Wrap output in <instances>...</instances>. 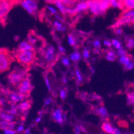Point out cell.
Wrapping results in <instances>:
<instances>
[{"mask_svg":"<svg viewBox=\"0 0 134 134\" xmlns=\"http://www.w3.org/2000/svg\"><path fill=\"white\" fill-rule=\"evenodd\" d=\"M25 97V96L19 92H12L9 94V99L12 103H20L22 102Z\"/></svg>","mask_w":134,"mask_h":134,"instance_id":"10","label":"cell"},{"mask_svg":"<svg viewBox=\"0 0 134 134\" xmlns=\"http://www.w3.org/2000/svg\"><path fill=\"white\" fill-rule=\"evenodd\" d=\"M55 50L53 46H49L47 47L46 52H45V59L47 63H51L53 62L55 57Z\"/></svg>","mask_w":134,"mask_h":134,"instance_id":"9","label":"cell"},{"mask_svg":"<svg viewBox=\"0 0 134 134\" xmlns=\"http://www.w3.org/2000/svg\"><path fill=\"white\" fill-rule=\"evenodd\" d=\"M116 58V53L113 51H109L105 55V59L109 62H114Z\"/></svg>","mask_w":134,"mask_h":134,"instance_id":"24","label":"cell"},{"mask_svg":"<svg viewBox=\"0 0 134 134\" xmlns=\"http://www.w3.org/2000/svg\"><path fill=\"white\" fill-rule=\"evenodd\" d=\"M87 2L88 5V9L92 14L94 15L103 14L99 0H89Z\"/></svg>","mask_w":134,"mask_h":134,"instance_id":"4","label":"cell"},{"mask_svg":"<svg viewBox=\"0 0 134 134\" xmlns=\"http://www.w3.org/2000/svg\"><path fill=\"white\" fill-rule=\"evenodd\" d=\"M53 26H54L55 28L56 27H59L63 26V24H62V23L59 21H58V20L54 21H53Z\"/></svg>","mask_w":134,"mask_h":134,"instance_id":"42","label":"cell"},{"mask_svg":"<svg viewBox=\"0 0 134 134\" xmlns=\"http://www.w3.org/2000/svg\"><path fill=\"white\" fill-rule=\"evenodd\" d=\"M69 59L72 62H78L81 59V54H80L79 52H73L72 53H71L70 56H69Z\"/></svg>","mask_w":134,"mask_h":134,"instance_id":"22","label":"cell"},{"mask_svg":"<svg viewBox=\"0 0 134 134\" xmlns=\"http://www.w3.org/2000/svg\"><path fill=\"white\" fill-rule=\"evenodd\" d=\"M123 4L127 9H134V0H124Z\"/></svg>","mask_w":134,"mask_h":134,"instance_id":"21","label":"cell"},{"mask_svg":"<svg viewBox=\"0 0 134 134\" xmlns=\"http://www.w3.org/2000/svg\"><path fill=\"white\" fill-rule=\"evenodd\" d=\"M111 43L112 46H114L115 49H117L118 50L122 48V46H121V42H120L118 40H117V39H113V40H111Z\"/></svg>","mask_w":134,"mask_h":134,"instance_id":"27","label":"cell"},{"mask_svg":"<svg viewBox=\"0 0 134 134\" xmlns=\"http://www.w3.org/2000/svg\"><path fill=\"white\" fill-rule=\"evenodd\" d=\"M97 114L100 115L102 118H105L108 116V110L105 107H100L97 110Z\"/></svg>","mask_w":134,"mask_h":134,"instance_id":"23","label":"cell"},{"mask_svg":"<svg viewBox=\"0 0 134 134\" xmlns=\"http://www.w3.org/2000/svg\"><path fill=\"white\" fill-rule=\"evenodd\" d=\"M127 103L128 105L134 104V92H130L127 94Z\"/></svg>","mask_w":134,"mask_h":134,"instance_id":"26","label":"cell"},{"mask_svg":"<svg viewBox=\"0 0 134 134\" xmlns=\"http://www.w3.org/2000/svg\"><path fill=\"white\" fill-rule=\"evenodd\" d=\"M82 56L84 59H88V58H90V51L86 48L83 49V52H82Z\"/></svg>","mask_w":134,"mask_h":134,"instance_id":"34","label":"cell"},{"mask_svg":"<svg viewBox=\"0 0 134 134\" xmlns=\"http://www.w3.org/2000/svg\"><path fill=\"white\" fill-rule=\"evenodd\" d=\"M18 107L15 106V105H12V106L8 110H7V111L6 112H8V113H9V114H12V115H15L18 114Z\"/></svg>","mask_w":134,"mask_h":134,"instance_id":"30","label":"cell"},{"mask_svg":"<svg viewBox=\"0 0 134 134\" xmlns=\"http://www.w3.org/2000/svg\"><path fill=\"white\" fill-rule=\"evenodd\" d=\"M26 75V71L24 69H14L8 75V81L12 86H16L24 80Z\"/></svg>","mask_w":134,"mask_h":134,"instance_id":"1","label":"cell"},{"mask_svg":"<svg viewBox=\"0 0 134 134\" xmlns=\"http://www.w3.org/2000/svg\"><path fill=\"white\" fill-rule=\"evenodd\" d=\"M24 132H25V134H30V128H27Z\"/></svg>","mask_w":134,"mask_h":134,"instance_id":"57","label":"cell"},{"mask_svg":"<svg viewBox=\"0 0 134 134\" xmlns=\"http://www.w3.org/2000/svg\"><path fill=\"white\" fill-rule=\"evenodd\" d=\"M62 63L65 66H69L70 65V59L68 58H63L62 59Z\"/></svg>","mask_w":134,"mask_h":134,"instance_id":"37","label":"cell"},{"mask_svg":"<svg viewBox=\"0 0 134 134\" xmlns=\"http://www.w3.org/2000/svg\"><path fill=\"white\" fill-rule=\"evenodd\" d=\"M126 51L125 49H124L123 48L120 49H118V52H117V55H118L119 57H123V56L127 55Z\"/></svg>","mask_w":134,"mask_h":134,"instance_id":"36","label":"cell"},{"mask_svg":"<svg viewBox=\"0 0 134 134\" xmlns=\"http://www.w3.org/2000/svg\"><path fill=\"white\" fill-rule=\"evenodd\" d=\"M62 81H63V83H68V79L65 77H63V78H62Z\"/></svg>","mask_w":134,"mask_h":134,"instance_id":"54","label":"cell"},{"mask_svg":"<svg viewBox=\"0 0 134 134\" xmlns=\"http://www.w3.org/2000/svg\"><path fill=\"white\" fill-rule=\"evenodd\" d=\"M115 33H116V34H118V35H121V34L123 33L122 31V30L121 29H117L116 30H115Z\"/></svg>","mask_w":134,"mask_h":134,"instance_id":"52","label":"cell"},{"mask_svg":"<svg viewBox=\"0 0 134 134\" xmlns=\"http://www.w3.org/2000/svg\"><path fill=\"white\" fill-rule=\"evenodd\" d=\"M127 47L130 49H132L134 48V39L129 38L126 43Z\"/></svg>","mask_w":134,"mask_h":134,"instance_id":"31","label":"cell"},{"mask_svg":"<svg viewBox=\"0 0 134 134\" xmlns=\"http://www.w3.org/2000/svg\"><path fill=\"white\" fill-rule=\"evenodd\" d=\"M109 134H121V131H120L119 130H118V129H115L114 132Z\"/></svg>","mask_w":134,"mask_h":134,"instance_id":"51","label":"cell"},{"mask_svg":"<svg viewBox=\"0 0 134 134\" xmlns=\"http://www.w3.org/2000/svg\"><path fill=\"white\" fill-rule=\"evenodd\" d=\"M55 19H57L58 21H62V18H61L60 15H59V14H56V15H55Z\"/></svg>","mask_w":134,"mask_h":134,"instance_id":"53","label":"cell"},{"mask_svg":"<svg viewBox=\"0 0 134 134\" xmlns=\"http://www.w3.org/2000/svg\"><path fill=\"white\" fill-rule=\"evenodd\" d=\"M17 58L18 62L23 65H30L32 63L34 59V53L32 50L21 52L18 53Z\"/></svg>","mask_w":134,"mask_h":134,"instance_id":"2","label":"cell"},{"mask_svg":"<svg viewBox=\"0 0 134 134\" xmlns=\"http://www.w3.org/2000/svg\"><path fill=\"white\" fill-rule=\"evenodd\" d=\"M58 51L59 52V53H65V49L62 46H59L58 47Z\"/></svg>","mask_w":134,"mask_h":134,"instance_id":"47","label":"cell"},{"mask_svg":"<svg viewBox=\"0 0 134 134\" xmlns=\"http://www.w3.org/2000/svg\"><path fill=\"white\" fill-rule=\"evenodd\" d=\"M52 103V99L51 97H47V98H46V99H45L44 101V105H50L51 103Z\"/></svg>","mask_w":134,"mask_h":134,"instance_id":"44","label":"cell"},{"mask_svg":"<svg viewBox=\"0 0 134 134\" xmlns=\"http://www.w3.org/2000/svg\"><path fill=\"white\" fill-rule=\"evenodd\" d=\"M99 2H100L101 8L103 13H105L110 8L111 3L109 0H99Z\"/></svg>","mask_w":134,"mask_h":134,"instance_id":"18","label":"cell"},{"mask_svg":"<svg viewBox=\"0 0 134 134\" xmlns=\"http://www.w3.org/2000/svg\"><path fill=\"white\" fill-rule=\"evenodd\" d=\"M66 13L69 14V15H74V14H76L75 13V11L74 8H69L68 7L67 8V11H66Z\"/></svg>","mask_w":134,"mask_h":134,"instance_id":"40","label":"cell"},{"mask_svg":"<svg viewBox=\"0 0 134 134\" xmlns=\"http://www.w3.org/2000/svg\"><path fill=\"white\" fill-rule=\"evenodd\" d=\"M125 69H127V70H131V69H133V68H134L133 62H132L131 61L130 63H127V65H125Z\"/></svg>","mask_w":134,"mask_h":134,"instance_id":"39","label":"cell"},{"mask_svg":"<svg viewBox=\"0 0 134 134\" xmlns=\"http://www.w3.org/2000/svg\"><path fill=\"white\" fill-rule=\"evenodd\" d=\"M41 116H39V117H37V118L36 119V123H40V121H41Z\"/></svg>","mask_w":134,"mask_h":134,"instance_id":"55","label":"cell"},{"mask_svg":"<svg viewBox=\"0 0 134 134\" xmlns=\"http://www.w3.org/2000/svg\"><path fill=\"white\" fill-rule=\"evenodd\" d=\"M52 118L56 122L59 124H63V122L65 120L64 116L62 114V111L59 109H56L53 111V113H52Z\"/></svg>","mask_w":134,"mask_h":134,"instance_id":"11","label":"cell"},{"mask_svg":"<svg viewBox=\"0 0 134 134\" xmlns=\"http://www.w3.org/2000/svg\"><path fill=\"white\" fill-rule=\"evenodd\" d=\"M24 130V126L23 125H19V126H18V127L17 128V132H21V131H23Z\"/></svg>","mask_w":134,"mask_h":134,"instance_id":"48","label":"cell"},{"mask_svg":"<svg viewBox=\"0 0 134 134\" xmlns=\"http://www.w3.org/2000/svg\"><path fill=\"white\" fill-rule=\"evenodd\" d=\"M12 8V2L10 0H1L0 2V16L1 18L5 17L9 13Z\"/></svg>","mask_w":134,"mask_h":134,"instance_id":"6","label":"cell"},{"mask_svg":"<svg viewBox=\"0 0 134 134\" xmlns=\"http://www.w3.org/2000/svg\"><path fill=\"white\" fill-rule=\"evenodd\" d=\"M45 83H46V86L47 90L49 91H52V85H51L50 81H49L47 77H46V78H45Z\"/></svg>","mask_w":134,"mask_h":134,"instance_id":"38","label":"cell"},{"mask_svg":"<svg viewBox=\"0 0 134 134\" xmlns=\"http://www.w3.org/2000/svg\"><path fill=\"white\" fill-rule=\"evenodd\" d=\"M59 97H60V98L62 99V100H64V99H65L67 97V91L66 90H64V89L60 90V91H59Z\"/></svg>","mask_w":134,"mask_h":134,"instance_id":"35","label":"cell"},{"mask_svg":"<svg viewBox=\"0 0 134 134\" xmlns=\"http://www.w3.org/2000/svg\"><path fill=\"white\" fill-rule=\"evenodd\" d=\"M4 131V134H15L16 131L14 130H12V129H6V130H3Z\"/></svg>","mask_w":134,"mask_h":134,"instance_id":"43","label":"cell"},{"mask_svg":"<svg viewBox=\"0 0 134 134\" xmlns=\"http://www.w3.org/2000/svg\"><path fill=\"white\" fill-rule=\"evenodd\" d=\"M20 5L30 15H34L38 10V4L36 0H21Z\"/></svg>","mask_w":134,"mask_h":134,"instance_id":"3","label":"cell"},{"mask_svg":"<svg viewBox=\"0 0 134 134\" xmlns=\"http://www.w3.org/2000/svg\"><path fill=\"white\" fill-rule=\"evenodd\" d=\"M74 131L75 134H80L81 133V127L79 125H75Z\"/></svg>","mask_w":134,"mask_h":134,"instance_id":"45","label":"cell"},{"mask_svg":"<svg viewBox=\"0 0 134 134\" xmlns=\"http://www.w3.org/2000/svg\"><path fill=\"white\" fill-rule=\"evenodd\" d=\"M47 9L48 10V12L52 14V15H55L57 13H58V9H57V8H54L52 5H47Z\"/></svg>","mask_w":134,"mask_h":134,"instance_id":"32","label":"cell"},{"mask_svg":"<svg viewBox=\"0 0 134 134\" xmlns=\"http://www.w3.org/2000/svg\"><path fill=\"white\" fill-rule=\"evenodd\" d=\"M75 9V13H81L83 12H86V11L88 10V5H87V2L86 1H81V2H79L74 7Z\"/></svg>","mask_w":134,"mask_h":134,"instance_id":"12","label":"cell"},{"mask_svg":"<svg viewBox=\"0 0 134 134\" xmlns=\"http://www.w3.org/2000/svg\"><path fill=\"white\" fill-rule=\"evenodd\" d=\"M28 41L33 46V45L36 44V42H37V38L32 35H30L28 36Z\"/></svg>","mask_w":134,"mask_h":134,"instance_id":"33","label":"cell"},{"mask_svg":"<svg viewBox=\"0 0 134 134\" xmlns=\"http://www.w3.org/2000/svg\"><path fill=\"white\" fill-rule=\"evenodd\" d=\"M9 67V61L8 56L4 52H1L0 55V69L1 71H5L8 69Z\"/></svg>","mask_w":134,"mask_h":134,"instance_id":"8","label":"cell"},{"mask_svg":"<svg viewBox=\"0 0 134 134\" xmlns=\"http://www.w3.org/2000/svg\"><path fill=\"white\" fill-rule=\"evenodd\" d=\"M0 117L2 120H4L8 122H12L14 120V115L9 114L8 112H2L0 114Z\"/></svg>","mask_w":134,"mask_h":134,"instance_id":"16","label":"cell"},{"mask_svg":"<svg viewBox=\"0 0 134 134\" xmlns=\"http://www.w3.org/2000/svg\"><path fill=\"white\" fill-rule=\"evenodd\" d=\"M93 53H96V54H98V53H99V49L97 48H95L94 50H93Z\"/></svg>","mask_w":134,"mask_h":134,"instance_id":"56","label":"cell"},{"mask_svg":"<svg viewBox=\"0 0 134 134\" xmlns=\"http://www.w3.org/2000/svg\"><path fill=\"white\" fill-rule=\"evenodd\" d=\"M19 50L21 52H25V51H30L33 49V46L29 41H21L19 45Z\"/></svg>","mask_w":134,"mask_h":134,"instance_id":"14","label":"cell"},{"mask_svg":"<svg viewBox=\"0 0 134 134\" xmlns=\"http://www.w3.org/2000/svg\"><path fill=\"white\" fill-rule=\"evenodd\" d=\"M90 71H91V72L92 73V74H93V73H95V71H96V70H95L94 68L91 67V68H90Z\"/></svg>","mask_w":134,"mask_h":134,"instance_id":"58","label":"cell"},{"mask_svg":"<svg viewBox=\"0 0 134 134\" xmlns=\"http://www.w3.org/2000/svg\"><path fill=\"white\" fill-rule=\"evenodd\" d=\"M54 3L56 6V8L58 9L59 12H61V13H62V14H66V11L68 7L62 1H61V0H55Z\"/></svg>","mask_w":134,"mask_h":134,"instance_id":"13","label":"cell"},{"mask_svg":"<svg viewBox=\"0 0 134 134\" xmlns=\"http://www.w3.org/2000/svg\"><path fill=\"white\" fill-rule=\"evenodd\" d=\"M131 62V59L129 57H127V55L123 56V57H119V62L121 64L124 65L125 66V65H127V63H129Z\"/></svg>","mask_w":134,"mask_h":134,"instance_id":"25","label":"cell"},{"mask_svg":"<svg viewBox=\"0 0 134 134\" xmlns=\"http://www.w3.org/2000/svg\"><path fill=\"white\" fill-rule=\"evenodd\" d=\"M111 3V6L114 8H118L119 9H122L124 8L123 3L118 2L117 0H109Z\"/></svg>","mask_w":134,"mask_h":134,"instance_id":"20","label":"cell"},{"mask_svg":"<svg viewBox=\"0 0 134 134\" xmlns=\"http://www.w3.org/2000/svg\"><path fill=\"white\" fill-rule=\"evenodd\" d=\"M61 1H62V2L65 3L66 5H70L73 2H74V0H61Z\"/></svg>","mask_w":134,"mask_h":134,"instance_id":"49","label":"cell"},{"mask_svg":"<svg viewBox=\"0 0 134 134\" xmlns=\"http://www.w3.org/2000/svg\"><path fill=\"white\" fill-rule=\"evenodd\" d=\"M131 134H134V133H131Z\"/></svg>","mask_w":134,"mask_h":134,"instance_id":"61","label":"cell"},{"mask_svg":"<svg viewBox=\"0 0 134 134\" xmlns=\"http://www.w3.org/2000/svg\"><path fill=\"white\" fill-rule=\"evenodd\" d=\"M31 90V82L28 79H25L19 84L18 92L23 95L27 94Z\"/></svg>","mask_w":134,"mask_h":134,"instance_id":"7","label":"cell"},{"mask_svg":"<svg viewBox=\"0 0 134 134\" xmlns=\"http://www.w3.org/2000/svg\"><path fill=\"white\" fill-rule=\"evenodd\" d=\"M102 129L105 132L108 133L109 134L113 133L115 130V129L112 127V125L108 122H104L102 124Z\"/></svg>","mask_w":134,"mask_h":134,"instance_id":"19","label":"cell"},{"mask_svg":"<svg viewBox=\"0 0 134 134\" xmlns=\"http://www.w3.org/2000/svg\"><path fill=\"white\" fill-rule=\"evenodd\" d=\"M30 103L28 101H22L18 104V111L21 112H25L30 108Z\"/></svg>","mask_w":134,"mask_h":134,"instance_id":"15","label":"cell"},{"mask_svg":"<svg viewBox=\"0 0 134 134\" xmlns=\"http://www.w3.org/2000/svg\"><path fill=\"white\" fill-rule=\"evenodd\" d=\"M43 115V111H41L39 112V115H40V116H41V115Z\"/></svg>","mask_w":134,"mask_h":134,"instance_id":"59","label":"cell"},{"mask_svg":"<svg viewBox=\"0 0 134 134\" xmlns=\"http://www.w3.org/2000/svg\"><path fill=\"white\" fill-rule=\"evenodd\" d=\"M103 45L108 47H110L111 46H112L111 41H109V40H105L104 41H103Z\"/></svg>","mask_w":134,"mask_h":134,"instance_id":"46","label":"cell"},{"mask_svg":"<svg viewBox=\"0 0 134 134\" xmlns=\"http://www.w3.org/2000/svg\"><path fill=\"white\" fill-rule=\"evenodd\" d=\"M14 126H15V123L13 121L8 122V121H4V120L1 121V128L3 129V130H6V129H12V130H13Z\"/></svg>","mask_w":134,"mask_h":134,"instance_id":"17","label":"cell"},{"mask_svg":"<svg viewBox=\"0 0 134 134\" xmlns=\"http://www.w3.org/2000/svg\"><path fill=\"white\" fill-rule=\"evenodd\" d=\"M117 1L119 2H121V3H123V2H124V0H117Z\"/></svg>","mask_w":134,"mask_h":134,"instance_id":"60","label":"cell"},{"mask_svg":"<svg viewBox=\"0 0 134 134\" xmlns=\"http://www.w3.org/2000/svg\"><path fill=\"white\" fill-rule=\"evenodd\" d=\"M68 42L71 46H75V43H76V40H75V37L72 35H69L68 37Z\"/></svg>","mask_w":134,"mask_h":134,"instance_id":"28","label":"cell"},{"mask_svg":"<svg viewBox=\"0 0 134 134\" xmlns=\"http://www.w3.org/2000/svg\"><path fill=\"white\" fill-rule=\"evenodd\" d=\"M93 46L95 48L99 49L101 47V41L99 40H95L93 42Z\"/></svg>","mask_w":134,"mask_h":134,"instance_id":"41","label":"cell"},{"mask_svg":"<svg viewBox=\"0 0 134 134\" xmlns=\"http://www.w3.org/2000/svg\"><path fill=\"white\" fill-rule=\"evenodd\" d=\"M134 22V9H127L125 11L118 21L119 25L131 24Z\"/></svg>","mask_w":134,"mask_h":134,"instance_id":"5","label":"cell"},{"mask_svg":"<svg viewBox=\"0 0 134 134\" xmlns=\"http://www.w3.org/2000/svg\"><path fill=\"white\" fill-rule=\"evenodd\" d=\"M55 29L58 30V31H60V32H63V31H65V30H66V29H65V27L64 26L59 27H56Z\"/></svg>","mask_w":134,"mask_h":134,"instance_id":"50","label":"cell"},{"mask_svg":"<svg viewBox=\"0 0 134 134\" xmlns=\"http://www.w3.org/2000/svg\"><path fill=\"white\" fill-rule=\"evenodd\" d=\"M75 76H76V78H77V81H78L79 83L81 82V81H83V76L82 75H81L80 71L79 70V69H77V68H76V69H75Z\"/></svg>","mask_w":134,"mask_h":134,"instance_id":"29","label":"cell"}]
</instances>
